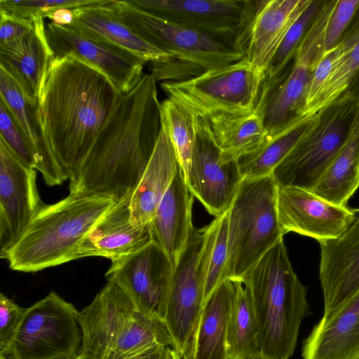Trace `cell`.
<instances>
[{"mask_svg":"<svg viewBox=\"0 0 359 359\" xmlns=\"http://www.w3.org/2000/svg\"><path fill=\"white\" fill-rule=\"evenodd\" d=\"M193 197L180 165L149 226L153 241L174 263L194 229L191 219Z\"/></svg>","mask_w":359,"mask_h":359,"instance_id":"cb8c5ba5","label":"cell"},{"mask_svg":"<svg viewBox=\"0 0 359 359\" xmlns=\"http://www.w3.org/2000/svg\"><path fill=\"white\" fill-rule=\"evenodd\" d=\"M122 97L93 66L70 56L50 61L36 115L46 147L67 179L76 178Z\"/></svg>","mask_w":359,"mask_h":359,"instance_id":"6da1fadb","label":"cell"},{"mask_svg":"<svg viewBox=\"0 0 359 359\" xmlns=\"http://www.w3.org/2000/svg\"><path fill=\"white\" fill-rule=\"evenodd\" d=\"M161 112L162 126L170 137L186 177L196 138L194 117L171 97L161 103Z\"/></svg>","mask_w":359,"mask_h":359,"instance_id":"e575fe53","label":"cell"},{"mask_svg":"<svg viewBox=\"0 0 359 359\" xmlns=\"http://www.w3.org/2000/svg\"><path fill=\"white\" fill-rule=\"evenodd\" d=\"M174 340L163 320L137 311L128 327L107 359H133L157 346H172Z\"/></svg>","mask_w":359,"mask_h":359,"instance_id":"836d02e7","label":"cell"},{"mask_svg":"<svg viewBox=\"0 0 359 359\" xmlns=\"http://www.w3.org/2000/svg\"><path fill=\"white\" fill-rule=\"evenodd\" d=\"M277 212L283 235L292 231L319 243L339 238L356 217V210L335 205L295 187H278Z\"/></svg>","mask_w":359,"mask_h":359,"instance_id":"2e32d148","label":"cell"},{"mask_svg":"<svg viewBox=\"0 0 359 359\" xmlns=\"http://www.w3.org/2000/svg\"><path fill=\"white\" fill-rule=\"evenodd\" d=\"M72 359H86V358H84L83 355H79L78 357L74 358H72Z\"/></svg>","mask_w":359,"mask_h":359,"instance_id":"7dc6e473","label":"cell"},{"mask_svg":"<svg viewBox=\"0 0 359 359\" xmlns=\"http://www.w3.org/2000/svg\"><path fill=\"white\" fill-rule=\"evenodd\" d=\"M359 14V0H337L327 23L325 52L337 48Z\"/></svg>","mask_w":359,"mask_h":359,"instance_id":"f35d334b","label":"cell"},{"mask_svg":"<svg viewBox=\"0 0 359 359\" xmlns=\"http://www.w3.org/2000/svg\"><path fill=\"white\" fill-rule=\"evenodd\" d=\"M236 297L228 331L229 359H250L261 355L259 328L248 289L241 281H233Z\"/></svg>","mask_w":359,"mask_h":359,"instance_id":"d6a6232c","label":"cell"},{"mask_svg":"<svg viewBox=\"0 0 359 359\" xmlns=\"http://www.w3.org/2000/svg\"><path fill=\"white\" fill-rule=\"evenodd\" d=\"M129 203L130 200L114 203L81 241L74 259L102 257L113 262L153 241L149 226L132 224Z\"/></svg>","mask_w":359,"mask_h":359,"instance_id":"44dd1931","label":"cell"},{"mask_svg":"<svg viewBox=\"0 0 359 359\" xmlns=\"http://www.w3.org/2000/svg\"><path fill=\"white\" fill-rule=\"evenodd\" d=\"M316 114L314 125L273 171L278 187L313 189L350 137L359 97H339Z\"/></svg>","mask_w":359,"mask_h":359,"instance_id":"52a82bcc","label":"cell"},{"mask_svg":"<svg viewBox=\"0 0 359 359\" xmlns=\"http://www.w3.org/2000/svg\"><path fill=\"white\" fill-rule=\"evenodd\" d=\"M116 201L105 197L69 195L43 205L4 259L12 270L36 272L74 259L76 248Z\"/></svg>","mask_w":359,"mask_h":359,"instance_id":"5b68a950","label":"cell"},{"mask_svg":"<svg viewBox=\"0 0 359 359\" xmlns=\"http://www.w3.org/2000/svg\"><path fill=\"white\" fill-rule=\"evenodd\" d=\"M0 97L29 145L34 168L41 173L48 186L62 184L67 179L46 147L37 118V107L29 103L18 83L1 67Z\"/></svg>","mask_w":359,"mask_h":359,"instance_id":"f1b7e54d","label":"cell"},{"mask_svg":"<svg viewBox=\"0 0 359 359\" xmlns=\"http://www.w3.org/2000/svg\"><path fill=\"white\" fill-rule=\"evenodd\" d=\"M235 297L234 282L224 280L205 302L183 359H229L227 339Z\"/></svg>","mask_w":359,"mask_h":359,"instance_id":"484cf974","label":"cell"},{"mask_svg":"<svg viewBox=\"0 0 359 359\" xmlns=\"http://www.w3.org/2000/svg\"><path fill=\"white\" fill-rule=\"evenodd\" d=\"M0 359H7V358L4 355L0 354Z\"/></svg>","mask_w":359,"mask_h":359,"instance_id":"c3c4849f","label":"cell"},{"mask_svg":"<svg viewBox=\"0 0 359 359\" xmlns=\"http://www.w3.org/2000/svg\"><path fill=\"white\" fill-rule=\"evenodd\" d=\"M219 149L224 161H238L258 149L266 139L263 116L256 109L244 113H217L194 116Z\"/></svg>","mask_w":359,"mask_h":359,"instance_id":"4316f807","label":"cell"},{"mask_svg":"<svg viewBox=\"0 0 359 359\" xmlns=\"http://www.w3.org/2000/svg\"><path fill=\"white\" fill-rule=\"evenodd\" d=\"M36 171L21 161L0 139V255L4 259L44 205Z\"/></svg>","mask_w":359,"mask_h":359,"instance_id":"5bb4252c","label":"cell"},{"mask_svg":"<svg viewBox=\"0 0 359 359\" xmlns=\"http://www.w3.org/2000/svg\"><path fill=\"white\" fill-rule=\"evenodd\" d=\"M216 217L217 218V226L208 261L205 284L204 304L213 291L224 280L227 262L229 210Z\"/></svg>","mask_w":359,"mask_h":359,"instance_id":"8d00e7d4","label":"cell"},{"mask_svg":"<svg viewBox=\"0 0 359 359\" xmlns=\"http://www.w3.org/2000/svg\"><path fill=\"white\" fill-rule=\"evenodd\" d=\"M316 114L267 140L255 151L238 159L244 178H257L271 175L274 169L314 125Z\"/></svg>","mask_w":359,"mask_h":359,"instance_id":"1f68e13d","label":"cell"},{"mask_svg":"<svg viewBox=\"0 0 359 359\" xmlns=\"http://www.w3.org/2000/svg\"><path fill=\"white\" fill-rule=\"evenodd\" d=\"M182 358L180 356V355L177 351H175L170 359H182Z\"/></svg>","mask_w":359,"mask_h":359,"instance_id":"f6af8a7d","label":"cell"},{"mask_svg":"<svg viewBox=\"0 0 359 359\" xmlns=\"http://www.w3.org/2000/svg\"><path fill=\"white\" fill-rule=\"evenodd\" d=\"M359 187V114L352 133L310 191L337 205L346 206Z\"/></svg>","mask_w":359,"mask_h":359,"instance_id":"4dcf8cb0","label":"cell"},{"mask_svg":"<svg viewBox=\"0 0 359 359\" xmlns=\"http://www.w3.org/2000/svg\"><path fill=\"white\" fill-rule=\"evenodd\" d=\"M0 139L21 161L34 168V161L29 145L10 111L1 100Z\"/></svg>","mask_w":359,"mask_h":359,"instance_id":"ab89813d","label":"cell"},{"mask_svg":"<svg viewBox=\"0 0 359 359\" xmlns=\"http://www.w3.org/2000/svg\"><path fill=\"white\" fill-rule=\"evenodd\" d=\"M46 34L54 58L70 56L93 66L122 95L131 91L144 76L146 62L125 48L53 22L46 26Z\"/></svg>","mask_w":359,"mask_h":359,"instance_id":"4fadbf2b","label":"cell"},{"mask_svg":"<svg viewBox=\"0 0 359 359\" xmlns=\"http://www.w3.org/2000/svg\"><path fill=\"white\" fill-rule=\"evenodd\" d=\"M248 289L259 328L261 355L289 359L303 319L307 288L295 273L283 240L270 249L241 281Z\"/></svg>","mask_w":359,"mask_h":359,"instance_id":"3957f363","label":"cell"},{"mask_svg":"<svg viewBox=\"0 0 359 359\" xmlns=\"http://www.w3.org/2000/svg\"><path fill=\"white\" fill-rule=\"evenodd\" d=\"M162 127L156 81L150 74L123 97L95 139L69 194L115 201L130 198L156 145Z\"/></svg>","mask_w":359,"mask_h":359,"instance_id":"7a4b0ae2","label":"cell"},{"mask_svg":"<svg viewBox=\"0 0 359 359\" xmlns=\"http://www.w3.org/2000/svg\"><path fill=\"white\" fill-rule=\"evenodd\" d=\"M271 175L244 178L229 208L228 256L224 280L242 281L262 257L283 240Z\"/></svg>","mask_w":359,"mask_h":359,"instance_id":"8992f818","label":"cell"},{"mask_svg":"<svg viewBox=\"0 0 359 359\" xmlns=\"http://www.w3.org/2000/svg\"><path fill=\"white\" fill-rule=\"evenodd\" d=\"M45 18L50 20V22L67 27L73 22L74 13L72 8H59L48 13L44 15Z\"/></svg>","mask_w":359,"mask_h":359,"instance_id":"ee69618b","label":"cell"},{"mask_svg":"<svg viewBox=\"0 0 359 359\" xmlns=\"http://www.w3.org/2000/svg\"><path fill=\"white\" fill-rule=\"evenodd\" d=\"M79 311L55 292L25 309L7 359H72L80 355ZM4 355V354H3Z\"/></svg>","mask_w":359,"mask_h":359,"instance_id":"8fae6325","label":"cell"},{"mask_svg":"<svg viewBox=\"0 0 359 359\" xmlns=\"http://www.w3.org/2000/svg\"><path fill=\"white\" fill-rule=\"evenodd\" d=\"M250 359H265L264 358H263L261 355H258V356H256V357H254V358H252Z\"/></svg>","mask_w":359,"mask_h":359,"instance_id":"bcb514c9","label":"cell"},{"mask_svg":"<svg viewBox=\"0 0 359 359\" xmlns=\"http://www.w3.org/2000/svg\"><path fill=\"white\" fill-rule=\"evenodd\" d=\"M109 0L72 8L74 20L67 26L79 34L125 48L145 62L167 61L171 56L136 35L107 6Z\"/></svg>","mask_w":359,"mask_h":359,"instance_id":"83f0119b","label":"cell"},{"mask_svg":"<svg viewBox=\"0 0 359 359\" xmlns=\"http://www.w3.org/2000/svg\"><path fill=\"white\" fill-rule=\"evenodd\" d=\"M336 0L325 1L299 46L291 63L278 79L260 95L255 107L263 116L266 139L304 118L312 72L325 53V33Z\"/></svg>","mask_w":359,"mask_h":359,"instance_id":"ba28073f","label":"cell"},{"mask_svg":"<svg viewBox=\"0 0 359 359\" xmlns=\"http://www.w3.org/2000/svg\"><path fill=\"white\" fill-rule=\"evenodd\" d=\"M324 1L309 0L292 25L264 74L260 95L268 90L292 61L297 50L318 15Z\"/></svg>","mask_w":359,"mask_h":359,"instance_id":"d590c367","label":"cell"},{"mask_svg":"<svg viewBox=\"0 0 359 359\" xmlns=\"http://www.w3.org/2000/svg\"><path fill=\"white\" fill-rule=\"evenodd\" d=\"M319 277L327 317L359 290V209L339 238L320 243Z\"/></svg>","mask_w":359,"mask_h":359,"instance_id":"ffe728a7","label":"cell"},{"mask_svg":"<svg viewBox=\"0 0 359 359\" xmlns=\"http://www.w3.org/2000/svg\"><path fill=\"white\" fill-rule=\"evenodd\" d=\"M0 45L20 39L30 32L34 25L32 20L11 17L0 13Z\"/></svg>","mask_w":359,"mask_h":359,"instance_id":"7bdbcfd3","label":"cell"},{"mask_svg":"<svg viewBox=\"0 0 359 359\" xmlns=\"http://www.w3.org/2000/svg\"><path fill=\"white\" fill-rule=\"evenodd\" d=\"M43 19L38 15L30 32L0 45V67L13 78L29 103L36 107L45 75L54 58Z\"/></svg>","mask_w":359,"mask_h":359,"instance_id":"7402d4cb","label":"cell"},{"mask_svg":"<svg viewBox=\"0 0 359 359\" xmlns=\"http://www.w3.org/2000/svg\"><path fill=\"white\" fill-rule=\"evenodd\" d=\"M102 0H0V13L32 20L59 8H74L100 3Z\"/></svg>","mask_w":359,"mask_h":359,"instance_id":"74e56055","label":"cell"},{"mask_svg":"<svg viewBox=\"0 0 359 359\" xmlns=\"http://www.w3.org/2000/svg\"><path fill=\"white\" fill-rule=\"evenodd\" d=\"M341 46L339 45L337 48L325 52L322 57L320 59L316 65L311 77L309 84L306 105L304 111V116H306V112L312 104L316 97L318 94L322 86L329 77L332 71L333 65L340 55Z\"/></svg>","mask_w":359,"mask_h":359,"instance_id":"b9f144b4","label":"cell"},{"mask_svg":"<svg viewBox=\"0 0 359 359\" xmlns=\"http://www.w3.org/2000/svg\"><path fill=\"white\" fill-rule=\"evenodd\" d=\"M309 0H250L236 49L264 74Z\"/></svg>","mask_w":359,"mask_h":359,"instance_id":"ac0fdd59","label":"cell"},{"mask_svg":"<svg viewBox=\"0 0 359 359\" xmlns=\"http://www.w3.org/2000/svg\"><path fill=\"white\" fill-rule=\"evenodd\" d=\"M173 145L161 127L149 162L130 200V220L135 227H148L177 171Z\"/></svg>","mask_w":359,"mask_h":359,"instance_id":"d4e9b609","label":"cell"},{"mask_svg":"<svg viewBox=\"0 0 359 359\" xmlns=\"http://www.w3.org/2000/svg\"><path fill=\"white\" fill-rule=\"evenodd\" d=\"M24 311L12 299L0 294V354L4 355L8 349Z\"/></svg>","mask_w":359,"mask_h":359,"instance_id":"60d3db41","label":"cell"},{"mask_svg":"<svg viewBox=\"0 0 359 359\" xmlns=\"http://www.w3.org/2000/svg\"><path fill=\"white\" fill-rule=\"evenodd\" d=\"M339 45L340 55L306 116L315 114L341 97H359V14Z\"/></svg>","mask_w":359,"mask_h":359,"instance_id":"f546056e","label":"cell"},{"mask_svg":"<svg viewBox=\"0 0 359 359\" xmlns=\"http://www.w3.org/2000/svg\"><path fill=\"white\" fill-rule=\"evenodd\" d=\"M195 126L196 138L186 181L194 197L216 217L229 210L244 177L238 161H224L211 138L196 122Z\"/></svg>","mask_w":359,"mask_h":359,"instance_id":"e0dca14e","label":"cell"},{"mask_svg":"<svg viewBox=\"0 0 359 359\" xmlns=\"http://www.w3.org/2000/svg\"><path fill=\"white\" fill-rule=\"evenodd\" d=\"M175 263L154 241L113 261L105 274L116 284L135 309L164 320Z\"/></svg>","mask_w":359,"mask_h":359,"instance_id":"7c38bea8","label":"cell"},{"mask_svg":"<svg viewBox=\"0 0 359 359\" xmlns=\"http://www.w3.org/2000/svg\"><path fill=\"white\" fill-rule=\"evenodd\" d=\"M114 15L140 38L169 54L151 62L156 81H177L240 61L245 55L232 46L142 10L130 1L109 0Z\"/></svg>","mask_w":359,"mask_h":359,"instance_id":"277c9868","label":"cell"},{"mask_svg":"<svg viewBox=\"0 0 359 359\" xmlns=\"http://www.w3.org/2000/svg\"><path fill=\"white\" fill-rule=\"evenodd\" d=\"M130 2L155 15L212 36L236 49L246 22L249 6V0H133Z\"/></svg>","mask_w":359,"mask_h":359,"instance_id":"9a60e30c","label":"cell"},{"mask_svg":"<svg viewBox=\"0 0 359 359\" xmlns=\"http://www.w3.org/2000/svg\"><path fill=\"white\" fill-rule=\"evenodd\" d=\"M264 73L245 57L223 67L177 81H163V90L194 116L244 113L255 109Z\"/></svg>","mask_w":359,"mask_h":359,"instance_id":"9c48e42d","label":"cell"},{"mask_svg":"<svg viewBox=\"0 0 359 359\" xmlns=\"http://www.w3.org/2000/svg\"><path fill=\"white\" fill-rule=\"evenodd\" d=\"M217 218L192 231L177 258L171 279L164 322L174 340L172 348L182 358L195 333L204 304L206 274Z\"/></svg>","mask_w":359,"mask_h":359,"instance_id":"30bf717a","label":"cell"},{"mask_svg":"<svg viewBox=\"0 0 359 359\" xmlns=\"http://www.w3.org/2000/svg\"><path fill=\"white\" fill-rule=\"evenodd\" d=\"M303 359H359V290L313 328Z\"/></svg>","mask_w":359,"mask_h":359,"instance_id":"603a6c76","label":"cell"},{"mask_svg":"<svg viewBox=\"0 0 359 359\" xmlns=\"http://www.w3.org/2000/svg\"><path fill=\"white\" fill-rule=\"evenodd\" d=\"M137 311L119 286L107 282L92 302L78 312L82 334L80 355L86 359H107Z\"/></svg>","mask_w":359,"mask_h":359,"instance_id":"d6986e66","label":"cell"}]
</instances>
